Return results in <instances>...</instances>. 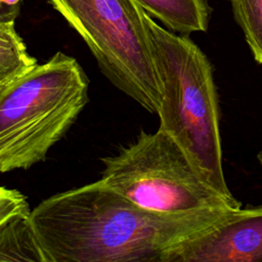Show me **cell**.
I'll use <instances>...</instances> for the list:
<instances>
[{"label": "cell", "instance_id": "obj_1", "mask_svg": "<svg viewBox=\"0 0 262 262\" xmlns=\"http://www.w3.org/2000/svg\"><path fill=\"white\" fill-rule=\"evenodd\" d=\"M230 210L156 212L98 180L44 200L30 216L50 262H165L174 247Z\"/></svg>", "mask_w": 262, "mask_h": 262}, {"label": "cell", "instance_id": "obj_2", "mask_svg": "<svg viewBox=\"0 0 262 262\" xmlns=\"http://www.w3.org/2000/svg\"><path fill=\"white\" fill-rule=\"evenodd\" d=\"M162 100L160 129L184 150L202 179L229 201L222 166L220 113L213 68L186 35H176L143 12Z\"/></svg>", "mask_w": 262, "mask_h": 262}, {"label": "cell", "instance_id": "obj_3", "mask_svg": "<svg viewBox=\"0 0 262 262\" xmlns=\"http://www.w3.org/2000/svg\"><path fill=\"white\" fill-rule=\"evenodd\" d=\"M88 78L60 51L0 90V173L42 161L88 102Z\"/></svg>", "mask_w": 262, "mask_h": 262}, {"label": "cell", "instance_id": "obj_4", "mask_svg": "<svg viewBox=\"0 0 262 262\" xmlns=\"http://www.w3.org/2000/svg\"><path fill=\"white\" fill-rule=\"evenodd\" d=\"M99 181L137 206L162 213L242 207L209 186L180 145L165 131L140 132L137 140L102 159Z\"/></svg>", "mask_w": 262, "mask_h": 262}, {"label": "cell", "instance_id": "obj_5", "mask_svg": "<svg viewBox=\"0 0 262 262\" xmlns=\"http://www.w3.org/2000/svg\"><path fill=\"white\" fill-rule=\"evenodd\" d=\"M88 45L103 75L150 113L162 92L144 10L136 0H49Z\"/></svg>", "mask_w": 262, "mask_h": 262}, {"label": "cell", "instance_id": "obj_6", "mask_svg": "<svg viewBox=\"0 0 262 262\" xmlns=\"http://www.w3.org/2000/svg\"><path fill=\"white\" fill-rule=\"evenodd\" d=\"M165 262H262V205L230 210L174 247Z\"/></svg>", "mask_w": 262, "mask_h": 262}, {"label": "cell", "instance_id": "obj_7", "mask_svg": "<svg viewBox=\"0 0 262 262\" xmlns=\"http://www.w3.org/2000/svg\"><path fill=\"white\" fill-rule=\"evenodd\" d=\"M149 15L181 35L206 32L210 9L205 0H136Z\"/></svg>", "mask_w": 262, "mask_h": 262}, {"label": "cell", "instance_id": "obj_8", "mask_svg": "<svg viewBox=\"0 0 262 262\" xmlns=\"http://www.w3.org/2000/svg\"><path fill=\"white\" fill-rule=\"evenodd\" d=\"M30 215L31 212L16 214L0 226V261L50 262Z\"/></svg>", "mask_w": 262, "mask_h": 262}, {"label": "cell", "instance_id": "obj_9", "mask_svg": "<svg viewBox=\"0 0 262 262\" xmlns=\"http://www.w3.org/2000/svg\"><path fill=\"white\" fill-rule=\"evenodd\" d=\"M37 64L14 28V20L0 23V86H5Z\"/></svg>", "mask_w": 262, "mask_h": 262}, {"label": "cell", "instance_id": "obj_10", "mask_svg": "<svg viewBox=\"0 0 262 262\" xmlns=\"http://www.w3.org/2000/svg\"><path fill=\"white\" fill-rule=\"evenodd\" d=\"M255 60L262 64V0H230Z\"/></svg>", "mask_w": 262, "mask_h": 262}, {"label": "cell", "instance_id": "obj_11", "mask_svg": "<svg viewBox=\"0 0 262 262\" xmlns=\"http://www.w3.org/2000/svg\"><path fill=\"white\" fill-rule=\"evenodd\" d=\"M31 212L24 194L15 189L0 186V226L12 216Z\"/></svg>", "mask_w": 262, "mask_h": 262}, {"label": "cell", "instance_id": "obj_12", "mask_svg": "<svg viewBox=\"0 0 262 262\" xmlns=\"http://www.w3.org/2000/svg\"><path fill=\"white\" fill-rule=\"evenodd\" d=\"M20 11V6H9L0 2V23L14 20Z\"/></svg>", "mask_w": 262, "mask_h": 262}, {"label": "cell", "instance_id": "obj_13", "mask_svg": "<svg viewBox=\"0 0 262 262\" xmlns=\"http://www.w3.org/2000/svg\"><path fill=\"white\" fill-rule=\"evenodd\" d=\"M0 2L9 6H20L21 0H0Z\"/></svg>", "mask_w": 262, "mask_h": 262}, {"label": "cell", "instance_id": "obj_14", "mask_svg": "<svg viewBox=\"0 0 262 262\" xmlns=\"http://www.w3.org/2000/svg\"><path fill=\"white\" fill-rule=\"evenodd\" d=\"M257 159H258L259 164H260L261 169H262V148H261V150L258 152V155H257Z\"/></svg>", "mask_w": 262, "mask_h": 262}, {"label": "cell", "instance_id": "obj_15", "mask_svg": "<svg viewBox=\"0 0 262 262\" xmlns=\"http://www.w3.org/2000/svg\"><path fill=\"white\" fill-rule=\"evenodd\" d=\"M2 87H3V86H0V90H1V89H2Z\"/></svg>", "mask_w": 262, "mask_h": 262}]
</instances>
